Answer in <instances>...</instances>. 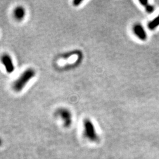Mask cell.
<instances>
[{"mask_svg":"<svg viewBox=\"0 0 159 159\" xmlns=\"http://www.w3.org/2000/svg\"><path fill=\"white\" fill-rule=\"evenodd\" d=\"M56 115L59 117L63 122L64 126L65 127H70L73 123V115L71 112L66 108H60L56 112Z\"/></svg>","mask_w":159,"mask_h":159,"instance_id":"3957f363","label":"cell"},{"mask_svg":"<svg viewBox=\"0 0 159 159\" xmlns=\"http://www.w3.org/2000/svg\"><path fill=\"white\" fill-rule=\"evenodd\" d=\"M83 1L82 0H75L73 1V5L75 7L79 6Z\"/></svg>","mask_w":159,"mask_h":159,"instance_id":"30bf717a","label":"cell"},{"mask_svg":"<svg viewBox=\"0 0 159 159\" xmlns=\"http://www.w3.org/2000/svg\"><path fill=\"white\" fill-rule=\"evenodd\" d=\"M132 31L134 35L141 41H146L148 35L144 26L140 23H135L132 27Z\"/></svg>","mask_w":159,"mask_h":159,"instance_id":"277c9868","label":"cell"},{"mask_svg":"<svg viewBox=\"0 0 159 159\" xmlns=\"http://www.w3.org/2000/svg\"><path fill=\"white\" fill-rule=\"evenodd\" d=\"M138 2L140 4V5L144 7H145L146 5H147L149 4L148 1L147 0H139Z\"/></svg>","mask_w":159,"mask_h":159,"instance_id":"9c48e42d","label":"cell"},{"mask_svg":"<svg viewBox=\"0 0 159 159\" xmlns=\"http://www.w3.org/2000/svg\"><path fill=\"white\" fill-rule=\"evenodd\" d=\"M1 62L4 65L7 73L11 74L14 71L15 66L13 63V60L9 54H2L1 57Z\"/></svg>","mask_w":159,"mask_h":159,"instance_id":"5b68a950","label":"cell"},{"mask_svg":"<svg viewBox=\"0 0 159 159\" xmlns=\"http://www.w3.org/2000/svg\"><path fill=\"white\" fill-rule=\"evenodd\" d=\"M25 14L26 11L22 6H17L13 11V16L17 21L23 20L25 17Z\"/></svg>","mask_w":159,"mask_h":159,"instance_id":"8992f818","label":"cell"},{"mask_svg":"<svg viewBox=\"0 0 159 159\" xmlns=\"http://www.w3.org/2000/svg\"><path fill=\"white\" fill-rule=\"evenodd\" d=\"M35 71L32 68L25 70L14 82L12 85L14 90L15 92H20L32 78L35 76Z\"/></svg>","mask_w":159,"mask_h":159,"instance_id":"6da1fadb","label":"cell"},{"mask_svg":"<svg viewBox=\"0 0 159 159\" xmlns=\"http://www.w3.org/2000/svg\"><path fill=\"white\" fill-rule=\"evenodd\" d=\"M83 134L85 137L92 143H97L100 136L97 133L93 122L89 118H85L83 121Z\"/></svg>","mask_w":159,"mask_h":159,"instance_id":"7a4b0ae2","label":"cell"},{"mask_svg":"<svg viewBox=\"0 0 159 159\" xmlns=\"http://www.w3.org/2000/svg\"><path fill=\"white\" fill-rule=\"evenodd\" d=\"M2 144H3V140H2V139L0 137V147L2 146Z\"/></svg>","mask_w":159,"mask_h":159,"instance_id":"8fae6325","label":"cell"},{"mask_svg":"<svg viewBox=\"0 0 159 159\" xmlns=\"http://www.w3.org/2000/svg\"><path fill=\"white\" fill-rule=\"evenodd\" d=\"M159 27V14L157 16L154 17L153 20L149 21L147 24L148 30L151 31L155 30Z\"/></svg>","mask_w":159,"mask_h":159,"instance_id":"52a82bcc","label":"cell"},{"mask_svg":"<svg viewBox=\"0 0 159 159\" xmlns=\"http://www.w3.org/2000/svg\"><path fill=\"white\" fill-rule=\"evenodd\" d=\"M145 11L148 14H151L153 13L154 10H155V7L153 5V4H148L147 5H146L145 7Z\"/></svg>","mask_w":159,"mask_h":159,"instance_id":"ba28073f","label":"cell"}]
</instances>
